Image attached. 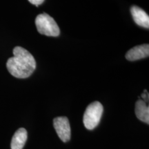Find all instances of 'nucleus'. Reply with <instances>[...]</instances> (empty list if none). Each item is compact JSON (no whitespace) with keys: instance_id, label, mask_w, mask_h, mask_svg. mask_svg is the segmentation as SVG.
<instances>
[{"instance_id":"423d86ee","label":"nucleus","mask_w":149,"mask_h":149,"mask_svg":"<svg viewBox=\"0 0 149 149\" xmlns=\"http://www.w3.org/2000/svg\"><path fill=\"white\" fill-rule=\"evenodd\" d=\"M130 13L134 22L139 26L148 29L149 16L145 11L137 6H133L130 8Z\"/></svg>"},{"instance_id":"0eeeda50","label":"nucleus","mask_w":149,"mask_h":149,"mask_svg":"<svg viewBox=\"0 0 149 149\" xmlns=\"http://www.w3.org/2000/svg\"><path fill=\"white\" fill-rule=\"evenodd\" d=\"M27 130L24 128H19L13 136L11 140V149H22L27 140Z\"/></svg>"},{"instance_id":"f257e3e1","label":"nucleus","mask_w":149,"mask_h":149,"mask_svg":"<svg viewBox=\"0 0 149 149\" xmlns=\"http://www.w3.org/2000/svg\"><path fill=\"white\" fill-rule=\"evenodd\" d=\"M8 72L15 77L24 79L30 77L36 68V61L32 54L21 46L13 49V57L6 63Z\"/></svg>"},{"instance_id":"1a4fd4ad","label":"nucleus","mask_w":149,"mask_h":149,"mask_svg":"<svg viewBox=\"0 0 149 149\" xmlns=\"http://www.w3.org/2000/svg\"><path fill=\"white\" fill-rule=\"evenodd\" d=\"M29 1L33 5H35L36 6H38L39 5L42 4L44 2V0H29Z\"/></svg>"},{"instance_id":"9d476101","label":"nucleus","mask_w":149,"mask_h":149,"mask_svg":"<svg viewBox=\"0 0 149 149\" xmlns=\"http://www.w3.org/2000/svg\"><path fill=\"white\" fill-rule=\"evenodd\" d=\"M141 97H142L143 100H144L145 102H148V93L147 92L146 90H144V93L141 94Z\"/></svg>"},{"instance_id":"39448f33","label":"nucleus","mask_w":149,"mask_h":149,"mask_svg":"<svg viewBox=\"0 0 149 149\" xmlns=\"http://www.w3.org/2000/svg\"><path fill=\"white\" fill-rule=\"evenodd\" d=\"M149 55V45L148 44L135 46L126 54V59L128 61H136L146 58Z\"/></svg>"},{"instance_id":"6e6552de","label":"nucleus","mask_w":149,"mask_h":149,"mask_svg":"<svg viewBox=\"0 0 149 149\" xmlns=\"http://www.w3.org/2000/svg\"><path fill=\"white\" fill-rule=\"evenodd\" d=\"M135 115L141 122L149 124V108L144 100L139 99L135 103Z\"/></svg>"},{"instance_id":"7ed1b4c3","label":"nucleus","mask_w":149,"mask_h":149,"mask_svg":"<svg viewBox=\"0 0 149 149\" xmlns=\"http://www.w3.org/2000/svg\"><path fill=\"white\" fill-rule=\"evenodd\" d=\"M103 111V106L100 102H94L89 104L84 114L83 122L85 127L88 130H93L97 126Z\"/></svg>"},{"instance_id":"20e7f679","label":"nucleus","mask_w":149,"mask_h":149,"mask_svg":"<svg viewBox=\"0 0 149 149\" xmlns=\"http://www.w3.org/2000/svg\"><path fill=\"white\" fill-rule=\"evenodd\" d=\"M53 126L61 140L67 142L70 139V126L66 117H58L53 120Z\"/></svg>"},{"instance_id":"f03ea898","label":"nucleus","mask_w":149,"mask_h":149,"mask_svg":"<svg viewBox=\"0 0 149 149\" xmlns=\"http://www.w3.org/2000/svg\"><path fill=\"white\" fill-rule=\"evenodd\" d=\"M35 25L37 31L42 35L49 37H57L60 30L55 19L47 13L40 14L35 19Z\"/></svg>"}]
</instances>
